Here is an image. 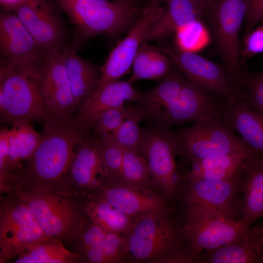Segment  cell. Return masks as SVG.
Instances as JSON below:
<instances>
[{
  "label": "cell",
  "mask_w": 263,
  "mask_h": 263,
  "mask_svg": "<svg viewBox=\"0 0 263 263\" xmlns=\"http://www.w3.org/2000/svg\"><path fill=\"white\" fill-rule=\"evenodd\" d=\"M9 192L28 207L47 236L64 241L74 247L91 223L82 198L61 189L17 184Z\"/></svg>",
  "instance_id": "1"
},
{
  "label": "cell",
  "mask_w": 263,
  "mask_h": 263,
  "mask_svg": "<svg viewBox=\"0 0 263 263\" xmlns=\"http://www.w3.org/2000/svg\"><path fill=\"white\" fill-rule=\"evenodd\" d=\"M89 130L70 122L44 124L38 146L26 163L18 184L62 187L76 153Z\"/></svg>",
  "instance_id": "2"
},
{
  "label": "cell",
  "mask_w": 263,
  "mask_h": 263,
  "mask_svg": "<svg viewBox=\"0 0 263 263\" xmlns=\"http://www.w3.org/2000/svg\"><path fill=\"white\" fill-rule=\"evenodd\" d=\"M41 62L2 63L0 71V120L12 126L44 121L46 112L40 87Z\"/></svg>",
  "instance_id": "3"
},
{
  "label": "cell",
  "mask_w": 263,
  "mask_h": 263,
  "mask_svg": "<svg viewBox=\"0 0 263 263\" xmlns=\"http://www.w3.org/2000/svg\"><path fill=\"white\" fill-rule=\"evenodd\" d=\"M83 38L116 36L132 27L144 8L108 0H56Z\"/></svg>",
  "instance_id": "4"
},
{
  "label": "cell",
  "mask_w": 263,
  "mask_h": 263,
  "mask_svg": "<svg viewBox=\"0 0 263 263\" xmlns=\"http://www.w3.org/2000/svg\"><path fill=\"white\" fill-rule=\"evenodd\" d=\"M174 133L178 153L190 162L252 149L223 120L211 116L202 117L192 126Z\"/></svg>",
  "instance_id": "5"
},
{
  "label": "cell",
  "mask_w": 263,
  "mask_h": 263,
  "mask_svg": "<svg viewBox=\"0 0 263 263\" xmlns=\"http://www.w3.org/2000/svg\"><path fill=\"white\" fill-rule=\"evenodd\" d=\"M187 221L183 226L190 252L199 262L203 251L215 249L240 240L250 234L241 221L228 219L212 208L202 206H187Z\"/></svg>",
  "instance_id": "6"
},
{
  "label": "cell",
  "mask_w": 263,
  "mask_h": 263,
  "mask_svg": "<svg viewBox=\"0 0 263 263\" xmlns=\"http://www.w3.org/2000/svg\"><path fill=\"white\" fill-rule=\"evenodd\" d=\"M245 0H214L207 13L215 50L236 92L241 88L239 32L246 14Z\"/></svg>",
  "instance_id": "7"
},
{
  "label": "cell",
  "mask_w": 263,
  "mask_h": 263,
  "mask_svg": "<svg viewBox=\"0 0 263 263\" xmlns=\"http://www.w3.org/2000/svg\"><path fill=\"white\" fill-rule=\"evenodd\" d=\"M0 197V263L18 256L32 244L49 238L28 207L11 192Z\"/></svg>",
  "instance_id": "8"
},
{
  "label": "cell",
  "mask_w": 263,
  "mask_h": 263,
  "mask_svg": "<svg viewBox=\"0 0 263 263\" xmlns=\"http://www.w3.org/2000/svg\"><path fill=\"white\" fill-rule=\"evenodd\" d=\"M225 98L206 92L188 79L180 93L150 114L147 120L161 128L196 122L208 116L222 120Z\"/></svg>",
  "instance_id": "9"
},
{
  "label": "cell",
  "mask_w": 263,
  "mask_h": 263,
  "mask_svg": "<svg viewBox=\"0 0 263 263\" xmlns=\"http://www.w3.org/2000/svg\"><path fill=\"white\" fill-rule=\"evenodd\" d=\"M40 87L46 116L44 124L68 123L77 111L60 49L46 52L41 64Z\"/></svg>",
  "instance_id": "10"
},
{
  "label": "cell",
  "mask_w": 263,
  "mask_h": 263,
  "mask_svg": "<svg viewBox=\"0 0 263 263\" xmlns=\"http://www.w3.org/2000/svg\"><path fill=\"white\" fill-rule=\"evenodd\" d=\"M125 237L128 253L139 261L165 256L180 251L176 236L166 212L148 214L136 218Z\"/></svg>",
  "instance_id": "11"
},
{
  "label": "cell",
  "mask_w": 263,
  "mask_h": 263,
  "mask_svg": "<svg viewBox=\"0 0 263 263\" xmlns=\"http://www.w3.org/2000/svg\"><path fill=\"white\" fill-rule=\"evenodd\" d=\"M142 154L153 183L167 196H174L179 185L180 175L175 155L178 146L174 132L150 124L143 129Z\"/></svg>",
  "instance_id": "12"
},
{
  "label": "cell",
  "mask_w": 263,
  "mask_h": 263,
  "mask_svg": "<svg viewBox=\"0 0 263 263\" xmlns=\"http://www.w3.org/2000/svg\"><path fill=\"white\" fill-rule=\"evenodd\" d=\"M160 3L158 0H150L149 5L144 8L127 36L111 51L100 70V77L94 93L99 91L109 83L118 80L129 70L148 30L165 8Z\"/></svg>",
  "instance_id": "13"
},
{
  "label": "cell",
  "mask_w": 263,
  "mask_h": 263,
  "mask_svg": "<svg viewBox=\"0 0 263 263\" xmlns=\"http://www.w3.org/2000/svg\"><path fill=\"white\" fill-rule=\"evenodd\" d=\"M107 178L99 136L89 132L73 160L61 189L84 198L98 190Z\"/></svg>",
  "instance_id": "14"
},
{
  "label": "cell",
  "mask_w": 263,
  "mask_h": 263,
  "mask_svg": "<svg viewBox=\"0 0 263 263\" xmlns=\"http://www.w3.org/2000/svg\"><path fill=\"white\" fill-rule=\"evenodd\" d=\"M163 52L186 77L203 91L224 98L240 97L225 67L194 52L164 48Z\"/></svg>",
  "instance_id": "15"
},
{
  "label": "cell",
  "mask_w": 263,
  "mask_h": 263,
  "mask_svg": "<svg viewBox=\"0 0 263 263\" xmlns=\"http://www.w3.org/2000/svg\"><path fill=\"white\" fill-rule=\"evenodd\" d=\"M186 178L188 183L184 199L186 206H207L228 219L241 221L243 197L239 170L233 177L225 180Z\"/></svg>",
  "instance_id": "16"
},
{
  "label": "cell",
  "mask_w": 263,
  "mask_h": 263,
  "mask_svg": "<svg viewBox=\"0 0 263 263\" xmlns=\"http://www.w3.org/2000/svg\"><path fill=\"white\" fill-rule=\"evenodd\" d=\"M46 52L61 49L63 29L53 6L45 0H20L8 6Z\"/></svg>",
  "instance_id": "17"
},
{
  "label": "cell",
  "mask_w": 263,
  "mask_h": 263,
  "mask_svg": "<svg viewBox=\"0 0 263 263\" xmlns=\"http://www.w3.org/2000/svg\"><path fill=\"white\" fill-rule=\"evenodd\" d=\"M92 194L104 199L134 219L142 215L166 212L162 200L144 188L119 180H108Z\"/></svg>",
  "instance_id": "18"
},
{
  "label": "cell",
  "mask_w": 263,
  "mask_h": 263,
  "mask_svg": "<svg viewBox=\"0 0 263 263\" xmlns=\"http://www.w3.org/2000/svg\"><path fill=\"white\" fill-rule=\"evenodd\" d=\"M0 47L8 64L39 62L46 52L14 13L6 12L0 16Z\"/></svg>",
  "instance_id": "19"
},
{
  "label": "cell",
  "mask_w": 263,
  "mask_h": 263,
  "mask_svg": "<svg viewBox=\"0 0 263 263\" xmlns=\"http://www.w3.org/2000/svg\"><path fill=\"white\" fill-rule=\"evenodd\" d=\"M140 95L141 92L135 89L133 83L129 79L113 81L93 94L79 107L69 122L90 131L91 123L102 113L123 106L127 101H137Z\"/></svg>",
  "instance_id": "20"
},
{
  "label": "cell",
  "mask_w": 263,
  "mask_h": 263,
  "mask_svg": "<svg viewBox=\"0 0 263 263\" xmlns=\"http://www.w3.org/2000/svg\"><path fill=\"white\" fill-rule=\"evenodd\" d=\"M243 197L241 223L249 228L263 217V153L253 150L239 169Z\"/></svg>",
  "instance_id": "21"
},
{
  "label": "cell",
  "mask_w": 263,
  "mask_h": 263,
  "mask_svg": "<svg viewBox=\"0 0 263 263\" xmlns=\"http://www.w3.org/2000/svg\"><path fill=\"white\" fill-rule=\"evenodd\" d=\"M222 120L251 149L263 153V115L249 106L245 95L225 99Z\"/></svg>",
  "instance_id": "22"
},
{
  "label": "cell",
  "mask_w": 263,
  "mask_h": 263,
  "mask_svg": "<svg viewBox=\"0 0 263 263\" xmlns=\"http://www.w3.org/2000/svg\"><path fill=\"white\" fill-rule=\"evenodd\" d=\"M162 14L151 25L144 42L161 39L180 28L201 20L209 8L194 0H165Z\"/></svg>",
  "instance_id": "23"
},
{
  "label": "cell",
  "mask_w": 263,
  "mask_h": 263,
  "mask_svg": "<svg viewBox=\"0 0 263 263\" xmlns=\"http://www.w3.org/2000/svg\"><path fill=\"white\" fill-rule=\"evenodd\" d=\"M263 249L259 225L244 238L214 250L206 251L199 263H259Z\"/></svg>",
  "instance_id": "24"
},
{
  "label": "cell",
  "mask_w": 263,
  "mask_h": 263,
  "mask_svg": "<svg viewBox=\"0 0 263 263\" xmlns=\"http://www.w3.org/2000/svg\"><path fill=\"white\" fill-rule=\"evenodd\" d=\"M66 70L76 107L94 93L100 72L91 62L80 57L72 48L62 47Z\"/></svg>",
  "instance_id": "25"
},
{
  "label": "cell",
  "mask_w": 263,
  "mask_h": 263,
  "mask_svg": "<svg viewBox=\"0 0 263 263\" xmlns=\"http://www.w3.org/2000/svg\"><path fill=\"white\" fill-rule=\"evenodd\" d=\"M253 150L193 160L190 162V170L185 176L210 181L230 179L237 173L244 160Z\"/></svg>",
  "instance_id": "26"
},
{
  "label": "cell",
  "mask_w": 263,
  "mask_h": 263,
  "mask_svg": "<svg viewBox=\"0 0 263 263\" xmlns=\"http://www.w3.org/2000/svg\"><path fill=\"white\" fill-rule=\"evenodd\" d=\"M84 209L92 223L107 232H127L134 218L123 213L101 197L91 194L82 198Z\"/></svg>",
  "instance_id": "27"
},
{
  "label": "cell",
  "mask_w": 263,
  "mask_h": 263,
  "mask_svg": "<svg viewBox=\"0 0 263 263\" xmlns=\"http://www.w3.org/2000/svg\"><path fill=\"white\" fill-rule=\"evenodd\" d=\"M12 127L9 134V170L12 175L19 177L23 169L22 164H26L34 152L39 141L40 134L30 123H19Z\"/></svg>",
  "instance_id": "28"
},
{
  "label": "cell",
  "mask_w": 263,
  "mask_h": 263,
  "mask_svg": "<svg viewBox=\"0 0 263 263\" xmlns=\"http://www.w3.org/2000/svg\"><path fill=\"white\" fill-rule=\"evenodd\" d=\"M172 64L164 52L144 42L134 58L132 73L129 80L133 83L141 79H161L170 71Z\"/></svg>",
  "instance_id": "29"
},
{
  "label": "cell",
  "mask_w": 263,
  "mask_h": 263,
  "mask_svg": "<svg viewBox=\"0 0 263 263\" xmlns=\"http://www.w3.org/2000/svg\"><path fill=\"white\" fill-rule=\"evenodd\" d=\"M77 252H71L63 245L62 240L49 238L31 245L18 255L16 263H74L79 262Z\"/></svg>",
  "instance_id": "30"
},
{
  "label": "cell",
  "mask_w": 263,
  "mask_h": 263,
  "mask_svg": "<svg viewBox=\"0 0 263 263\" xmlns=\"http://www.w3.org/2000/svg\"><path fill=\"white\" fill-rule=\"evenodd\" d=\"M128 253L125 237L119 233L109 232L95 245L78 253L80 261L92 263L119 262Z\"/></svg>",
  "instance_id": "31"
},
{
  "label": "cell",
  "mask_w": 263,
  "mask_h": 263,
  "mask_svg": "<svg viewBox=\"0 0 263 263\" xmlns=\"http://www.w3.org/2000/svg\"><path fill=\"white\" fill-rule=\"evenodd\" d=\"M123 150L120 176L116 180L144 188L150 179L145 157L142 154L128 149L123 148Z\"/></svg>",
  "instance_id": "32"
},
{
  "label": "cell",
  "mask_w": 263,
  "mask_h": 263,
  "mask_svg": "<svg viewBox=\"0 0 263 263\" xmlns=\"http://www.w3.org/2000/svg\"><path fill=\"white\" fill-rule=\"evenodd\" d=\"M140 121L132 106L130 114L118 129L107 136L122 148L142 154L144 136L143 129L139 126Z\"/></svg>",
  "instance_id": "33"
},
{
  "label": "cell",
  "mask_w": 263,
  "mask_h": 263,
  "mask_svg": "<svg viewBox=\"0 0 263 263\" xmlns=\"http://www.w3.org/2000/svg\"><path fill=\"white\" fill-rule=\"evenodd\" d=\"M175 39L179 50L194 52L208 43L209 35L201 20H198L176 31Z\"/></svg>",
  "instance_id": "34"
},
{
  "label": "cell",
  "mask_w": 263,
  "mask_h": 263,
  "mask_svg": "<svg viewBox=\"0 0 263 263\" xmlns=\"http://www.w3.org/2000/svg\"><path fill=\"white\" fill-rule=\"evenodd\" d=\"M238 82L241 89L245 92L249 106L263 115V71L253 73L241 69Z\"/></svg>",
  "instance_id": "35"
},
{
  "label": "cell",
  "mask_w": 263,
  "mask_h": 263,
  "mask_svg": "<svg viewBox=\"0 0 263 263\" xmlns=\"http://www.w3.org/2000/svg\"><path fill=\"white\" fill-rule=\"evenodd\" d=\"M132 106L124 105L105 111L95 118L90 125V130L101 136L109 135L115 132L130 114Z\"/></svg>",
  "instance_id": "36"
},
{
  "label": "cell",
  "mask_w": 263,
  "mask_h": 263,
  "mask_svg": "<svg viewBox=\"0 0 263 263\" xmlns=\"http://www.w3.org/2000/svg\"><path fill=\"white\" fill-rule=\"evenodd\" d=\"M99 141L107 181L118 180L122 165L123 148L108 136H99Z\"/></svg>",
  "instance_id": "37"
},
{
  "label": "cell",
  "mask_w": 263,
  "mask_h": 263,
  "mask_svg": "<svg viewBox=\"0 0 263 263\" xmlns=\"http://www.w3.org/2000/svg\"><path fill=\"white\" fill-rule=\"evenodd\" d=\"M10 130L2 129L0 132V190L7 191L16 178L10 173L8 152Z\"/></svg>",
  "instance_id": "38"
},
{
  "label": "cell",
  "mask_w": 263,
  "mask_h": 263,
  "mask_svg": "<svg viewBox=\"0 0 263 263\" xmlns=\"http://www.w3.org/2000/svg\"><path fill=\"white\" fill-rule=\"evenodd\" d=\"M261 24L245 35L241 56L249 58L263 53V21Z\"/></svg>",
  "instance_id": "39"
},
{
  "label": "cell",
  "mask_w": 263,
  "mask_h": 263,
  "mask_svg": "<svg viewBox=\"0 0 263 263\" xmlns=\"http://www.w3.org/2000/svg\"><path fill=\"white\" fill-rule=\"evenodd\" d=\"M108 233L99 226L91 222L74 248L77 253H80L95 245Z\"/></svg>",
  "instance_id": "40"
},
{
  "label": "cell",
  "mask_w": 263,
  "mask_h": 263,
  "mask_svg": "<svg viewBox=\"0 0 263 263\" xmlns=\"http://www.w3.org/2000/svg\"><path fill=\"white\" fill-rule=\"evenodd\" d=\"M244 34L250 33L263 19V0H245Z\"/></svg>",
  "instance_id": "41"
},
{
  "label": "cell",
  "mask_w": 263,
  "mask_h": 263,
  "mask_svg": "<svg viewBox=\"0 0 263 263\" xmlns=\"http://www.w3.org/2000/svg\"><path fill=\"white\" fill-rule=\"evenodd\" d=\"M160 2H164L165 0H158ZM195 1H197L206 6L208 7L209 8L210 7V5L212 3V2L214 1V0H194Z\"/></svg>",
  "instance_id": "42"
},
{
  "label": "cell",
  "mask_w": 263,
  "mask_h": 263,
  "mask_svg": "<svg viewBox=\"0 0 263 263\" xmlns=\"http://www.w3.org/2000/svg\"><path fill=\"white\" fill-rule=\"evenodd\" d=\"M114 1L131 5H136L134 0H113Z\"/></svg>",
  "instance_id": "43"
},
{
  "label": "cell",
  "mask_w": 263,
  "mask_h": 263,
  "mask_svg": "<svg viewBox=\"0 0 263 263\" xmlns=\"http://www.w3.org/2000/svg\"><path fill=\"white\" fill-rule=\"evenodd\" d=\"M3 2L6 4L8 6L13 5L20 0H1Z\"/></svg>",
  "instance_id": "44"
},
{
  "label": "cell",
  "mask_w": 263,
  "mask_h": 263,
  "mask_svg": "<svg viewBox=\"0 0 263 263\" xmlns=\"http://www.w3.org/2000/svg\"><path fill=\"white\" fill-rule=\"evenodd\" d=\"M259 226H260V231H261V238L262 240L263 243V221L259 225Z\"/></svg>",
  "instance_id": "45"
},
{
  "label": "cell",
  "mask_w": 263,
  "mask_h": 263,
  "mask_svg": "<svg viewBox=\"0 0 263 263\" xmlns=\"http://www.w3.org/2000/svg\"><path fill=\"white\" fill-rule=\"evenodd\" d=\"M259 263H263V249L262 253L259 260Z\"/></svg>",
  "instance_id": "46"
}]
</instances>
